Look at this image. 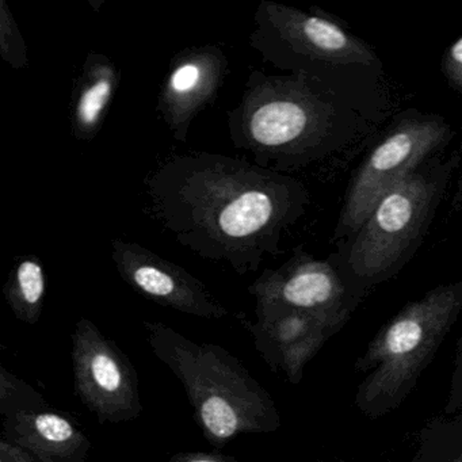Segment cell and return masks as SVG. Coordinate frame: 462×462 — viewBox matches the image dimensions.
<instances>
[{"mask_svg":"<svg viewBox=\"0 0 462 462\" xmlns=\"http://www.w3.org/2000/svg\"><path fill=\"white\" fill-rule=\"evenodd\" d=\"M159 361L180 381L205 439L224 448L243 434H269L282 426L272 394L221 346L196 342L161 321H144Z\"/></svg>","mask_w":462,"mask_h":462,"instance_id":"obj_4","label":"cell"},{"mask_svg":"<svg viewBox=\"0 0 462 462\" xmlns=\"http://www.w3.org/2000/svg\"><path fill=\"white\" fill-rule=\"evenodd\" d=\"M113 259L121 278L134 291L162 307L213 320L229 313L205 283L147 248L116 240Z\"/></svg>","mask_w":462,"mask_h":462,"instance_id":"obj_10","label":"cell"},{"mask_svg":"<svg viewBox=\"0 0 462 462\" xmlns=\"http://www.w3.org/2000/svg\"><path fill=\"white\" fill-rule=\"evenodd\" d=\"M75 393L99 423H123L143 412L139 377L131 359L90 319L71 335Z\"/></svg>","mask_w":462,"mask_h":462,"instance_id":"obj_9","label":"cell"},{"mask_svg":"<svg viewBox=\"0 0 462 462\" xmlns=\"http://www.w3.org/2000/svg\"><path fill=\"white\" fill-rule=\"evenodd\" d=\"M0 462H45L14 443L0 439Z\"/></svg>","mask_w":462,"mask_h":462,"instance_id":"obj_21","label":"cell"},{"mask_svg":"<svg viewBox=\"0 0 462 462\" xmlns=\"http://www.w3.org/2000/svg\"><path fill=\"white\" fill-rule=\"evenodd\" d=\"M250 42L275 69L313 80L374 125L385 120L389 96L383 60L331 15L263 0Z\"/></svg>","mask_w":462,"mask_h":462,"instance_id":"obj_3","label":"cell"},{"mask_svg":"<svg viewBox=\"0 0 462 462\" xmlns=\"http://www.w3.org/2000/svg\"><path fill=\"white\" fill-rule=\"evenodd\" d=\"M47 400L33 386L10 373L6 367H0V413L2 418L17 413L34 412L48 410Z\"/></svg>","mask_w":462,"mask_h":462,"instance_id":"obj_17","label":"cell"},{"mask_svg":"<svg viewBox=\"0 0 462 462\" xmlns=\"http://www.w3.org/2000/svg\"><path fill=\"white\" fill-rule=\"evenodd\" d=\"M454 137L456 129L440 116L418 109L400 112L354 171L332 245L356 234L383 197L427 161L440 155Z\"/></svg>","mask_w":462,"mask_h":462,"instance_id":"obj_7","label":"cell"},{"mask_svg":"<svg viewBox=\"0 0 462 462\" xmlns=\"http://www.w3.org/2000/svg\"><path fill=\"white\" fill-rule=\"evenodd\" d=\"M462 163L461 150L442 153L383 197L361 228L328 256L362 299L396 277L415 256Z\"/></svg>","mask_w":462,"mask_h":462,"instance_id":"obj_5","label":"cell"},{"mask_svg":"<svg viewBox=\"0 0 462 462\" xmlns=\"http://www.w3.org/2000/svg\"><path fill=\"white\" fill-rule=\"evenodd\" d=\"M153 215L180 245L236 273L280 253L310 191L291 175L212 153L175 156L147 180Z\"/></svg>","mask_w":462,"mask_h":462,"instance_id":"obj_1","label":"cell"},{"mask_svg":"<svg viewBox=\"0 0 462 462\" xmlns=\"http://www.w3.org/2000/svg\"><path fill=\"white\" fill-rule=\"evenodd\" d=\"M248 291L255 297V315L297 312L312 316L342 331L364 299L348 285L337 264L296 248L293 256L275 270H266Z\"/></svg>","mask_w":462,"mask_h":462,"instance_id":"obj_8","label":"cell"},{"mask_svg":"<svg viewBox=\"0 0 462 462\" xmlns=\"http://www.w3.org/2000/svg\"><path fill=\"white\" fill-rule=\"evenodd\" d=\"M226 64L221 53L199 50L175 67L162 94L159 110L175 137L186 139L194 116L215 98Z\"/></svg>","mask_w":462,"mask_h":462,"instance_id":"obj_12","label":"cell"},{"mask_svg":"<svg viewBox=\"0 0 462 462\" xmlns=\"http://www.w3.org/2000/svg\"><path fill=\"white\" fill-rule=\"evenodd\" d=\"M2 15H4L2 32L9 34V40H4V44H2L4 58L14 67H23V64L25 63V50H23V42L21 39L20 32L15 28L14 21L10 18L7 10H4Z\"/></svg>","mask_w":462,"mask_h":462,"instance_id":"obj_19","label":"cell"},{"mask_svg":"<svg viewBox=\"0 0 462 462\" xmlns=\"http://www.w3.org/2000/svg\"><path fill=\"white\" fill-rule=\"evenodd\" d=\"M440 71L448 88L462 94V36L448 45L443 53Z\"/></svg>","mask_w":462,"mask_h":462,"instance_id":"obj_18","label":"cell"},{"mask_svg":"<svg viewBox=\"0 0 462 462\" xmlns=\"http://www.w3.org/2000/svg\"><path fill=\"white\" fill-rule=\"evenodd\" d=\"M2 439L21 446L45 462H86L91 442L63 413L42 410L4 418Z\"/></svg>","mask_w":462,"mask_h":462,"instance_id":"obj_13","label":"cell"},{"mask_svg":"<svg viewBox=\"0 0 462 462\" xmlns=\"http://www.w3.org/2000/svg\"><path fill=\"white\" fill-rule=\"evenodd\" d=\"M374 124L302 75L254 74L229 113L237 148L273 171L301 169L343 152Z\"/></svg>","mask_w":462,"mask_h":462,"instance_id":"obj_2","label":"cell"},{"mask_svg":"<svg viewBox=\"0 0 462 462\" xmlns=\"http://www.w3.org/2000/svg\"><path fill=\"white\" fill-rule=\"evenodd\" d=\"M407 462H462V411L427 420L416 432Z\"/></svg>","mask_w":462,"mask_h":462,"instance_id":"obj_14","label":"cell"},{"mask_svg":"<svg viewBox=\"0 0 462 462\" xmlns=\"http://www.w3.org/2000/svg\"><path fill=\"white\" fill-rule=\"evenodd\" d=\"M45 273L37 259H23L10 274L5 286V297L15 318L33 326L39 323L44 310Z\"/></svg>","mask_w":462,"mask_h":462,"instance_id":"obj_16","label":"cell"},{"mask_svg":"<svg viewBox=\"0 0 462 462\" xmlns=\"http://www.w3.org/2000/svg\"><path fill=\"white\" fill-rule=\"evenodd\" d=\"M167 462H239L235 457L220 453H204V451H188L172 456Z\"/></svg>","mask_w":462,"mask_h":462,"instance_id":"obj_22","label":"cell"},{"mask_svg":"<svg viewBox=\"0 0 462 462\" xmlns=\"http://www.w3.org/2000/svg\"><path fill=\"white\" fill-rule=\"evenodd\" d=\"M459 411H462V335L457 342L450 386H448V399H446L443 412L456 413Z\"/></svg>","mask_w":462,"mask_h":462,"instance_id":"obj_20","label":"cell"},{"mask_svg":"<svg viewBox=\"0 0 462 462\" xmlns=\"http://www.w3.org/2000/svg\"><path fill=\"white\" fill-rule=\"evenodd\" d=\"M462 152V147H461ZM453 207L456 210H462V163L459 167L458 180H457L456 193H454Z\"/></svg>","mask_w":462,"mask_h":462,"instance_id":"obj_23","label":"cell"},{"mask_svg":"<svg viewBox=\"0 0 462 462\" xmlns=\"http://www.w3.org/2000/svg\"><path fill=\"white\" fill-rule=\"evenodd\" d=\"M117 85V74L110 64L97 63L83 78L77 105H75L74 128L78 136L88 139L101 123Z\"/></svg>","mask_w":462,"mask_h":462,"instance_id":"obj_15","label":"cell"},{"mask_svg":"<svg viewBox=\"0 0 462 462\" xmlns=\"http://www.w3.org/2000/svg\"><path fill=\"white\" fill-rule=\"evenodd\" d=\"M461 312L459 280L407 302L378 331L354 365L365 374L354 397L362 415L380 419L405 402Z\"/></svg>","mask_w":462,"mask_h":462,"instance_id":"obj_6","label":"cell"},{"mask_svg":"<svg viewBox=\"0 0 462 462\" xmlns=\"http://www.w3.org/2000/svg\"><path fill=\"white\" fill-rule=\"evenodd\" d=\"M245 326L267 366L291 385L301 383L307 365L335 335L318 319L297 312L261 313Z\"/></svg>","mask_w":462,"mask_h":462,"instance_id":"obj_11","label":"cell"}]
</instances>
